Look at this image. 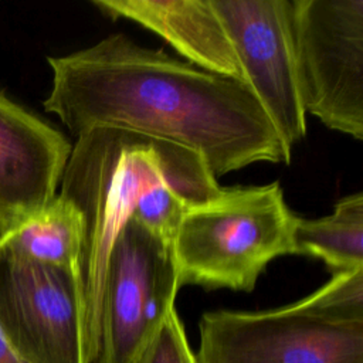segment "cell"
<instances>
[{"instance_id": "15", "label": "cell", "mask_w": 363, "mask_h": 363, "mask_svg": "<svg viewBox=\"0 0 363 363\" xmlns=\"http://www.w3.org/2000/svg\"><path fill=\"white\" fill-rule=\"evenodd\" d=\"M1 234H3V231H1V228H0V237H1Z\"/></svg>"}, {"instance_id": "1", "label": "cell", "mask_w": 363, "mask_h": 363, "mask_svg": "<svg viewBox=\"0 0 363 363\" xmlns=\"http://www.w3.org/2000/svg\"><path fill=\"white\" fill-rule=\"evenodd\" d=\"M48 64L52 86L44 109L75 136L115 128L169 142L197 153L214 177L258 162L291 160L245 82L145 48L125 34L48 57Z\"/></svg>"}, {"instance_id": "2", "label": "cell", "mask_w": 363, "mask_h": 363, "mask_svg": "<svg viewBox=\"0 0 363 363\" xmlns=\"http://www.w3.org/2000/svg\"><path fill=\"white\" fill-rule=\"evenodd\" d=\"M210 176L197 153L169 142L115 128L77 136L60 194L74 203L84 221L75 278L91 363L96 356L104 281L115 237L149 189Z\"/></svg>"}, {"instance_id": "3", "label": "cell", "mask_w": 363, "mask_h": 363, "mask_svg": "<svg viewBox=\"0 0 363 363\" xmlns=\"http://www.w3.org/2000/svg\"><path fill=\"white\" fill-rule=\"evenodd\" d=\"M196 363H363V268L271 311L201 316Z\"/></svg>"}, {"instance_id": "10", "label": "cell", "mask_w": 363, "mask_h": 363, "mask_svg": "<svg viewBox=\"0 0 363 363\" xmlns=\"http://www.w3.org/2000/svg\"><path fill=\"white\" fill-rule=\"evenodd\" d=\"M112 18H129L164 38L191 65L245 82L211 0H92Z\"/></svg>"}, {"instance_id": "13", "label": "cell", "mask_w": 363, "mask_h": 363, "mask_svg": "<svg viewBox=\"0 0 363 363\" xmlns=\"http://www.w3.org/2000/svg\"><path fill=\"white\" fill-rule=\"evenodd\" d=\"M140 363H196L194 352L176 309L167 315L159 328Z\"/></svg>"}, {"instance_id": "12", "label": "cell", "mask_w": 363, "mask_h": 363, "mask_svg": "<svg viewBox=\"0 0 363 363\" xmlns=\"http://www.w3.org/2000/svg\"><path fill=\"white\" fill-rule=\"evenodd\" d=\"M292 254L320 258L333 275L363 268V193L339 200L330 216H296Z\"/></svg>"}, {"instance_id": "4", "label": "cell", "mask_w": 363, "mask_h": 363, "mask_svg": "<svg viewBox=\"0 0 363 363\" xmlns=\"http://www.w3.org/2000/svg\"><path fill=\"white\" fill-rule=\"evenodd\" d=\"M295 218L278 182L223 187L177 225L172 251L180 286L251 292L272 259L292 254Z\"/></svg>"}, {"instance_id": "5", "label": "cell", "mask_w": 363, "mask_h": 363, "mask_svg": "<svg viewBox=\"0 0 363 363\" xmlns=\"http://www.w3.org/2000/svg\"><path fill=\"white\" fill-rule=\"evenodd\" d=\"M179 288L172 244L130 217L108 257L94 363H140Z\"/></svg>"}, {"instance_id": "6", "label": "cell", "mask_w": 363, "mask_h": 363, "mask_svg": "<svg viewBox=\"0 0 363 363\" xmlns=\"http://www.w3.org/2000/svg\"><path fill=\"white\" fill-rule=\"evenodd\" d=\"M292 38L305 113L363 139V0H292Z\"/></svg>"}, {"instance_id": "9", "label": "cell", "mask_w": 363, "mask_h": 363, "mask_svg": "<svg viewBox=\"0 0 363 363\" xmlns=\"http://www.w3.org/2000/svg\"><path fill=\"white\" fill-rule=\"evenodd\" d=\"M71 149L62 133L0 92L3 234L44 208L57 196Z\"/></svg>"}, {"instance_id": "7", "label": "cell", "mask_w": 363, "mask_h": 363, "mask_svg": "<svg viewBox=\"0 0 363 363\" xmlns=\"http://www.w3.org/2000/svg\"><path fill=\"white\" fill-rule=\"evenodd\" d=\"M0 330L28 363H91L75 272L1 245Z\"/></svg>"}, {"instance_id": "11", "label": "cell", "mask_w": 363, "mask_h": 363, "mask_svg": "<svg viewBox=\"0 0 363 363\" xmlns=\"http://www.w3.org/2000/svg\"><path fill=\"white\" fill-rule=\"evenodd\" d=\"M82 237L79 210L58 193L44 208L7 230L0 245L23 259L75 272Z\"/></svg>"}, {"instance_id": "14", "label": "cell", "mask_w": 363, "mask_h": 363, "mask_svg": "<svg viewBox=\"0 0 363 363\" xmlns=\"http://www.w3.org/2000/svg\"><path fill=\"white\" fill-rule=\"evenodd\" d=\"M0 363H28L7 342L0 330Z\"/></svg>"}, {"instance_id": "8", "label": "cell", "mask_w": 363, "mask_h": 363, "mask_svg": "<svg viewBox=\"0 0 363 363\" xmlns=\"http://www.w3.org/2000/svg\"><path fill=\"white\" fill-rule=\"evenodd\" d=\"M252 89L286 149L306 135L292 38V0H211Z\"/></svg>"}]
</instances>
